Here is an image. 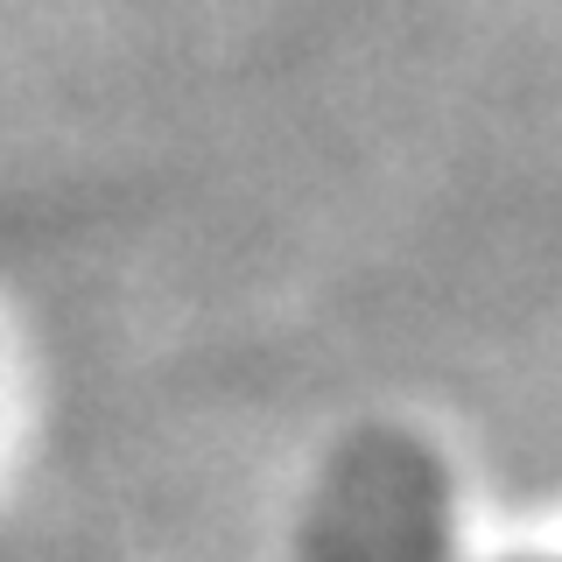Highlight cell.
<instances>
[{
	"label": "cell",
	"mask_w": 562,
	"mask_h": 562,
	"mask_svg": "<svg viewBox=\"0 0 562 562\" xmlns=\"http://www.w3.org/2000/svg\"><path fill=\"white\" fill-rule=\"evenodd\" d=\"M527 562H562V555H527Z\"/></svg>",
	"instance_id": "6da1fadb"
}]
</instances>
